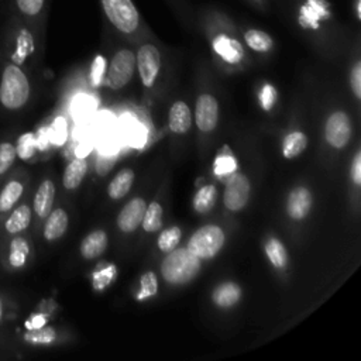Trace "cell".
Wrapping results in <instances>:
<instances>
[{"mask_svg":"<svg viewBox=\"0 0 361 361\" xmlns=\"http://www.w3.org/2000/svg\"><path fill=\"white\" fill-rule=\"evenodd\" d=\"M195 11V21L207 37L213 55L227 66H240L247 52L231 17L212 6H203Z\"/></svg>","mask_w":361,"mask_h":361,"instance_id":"obj_1","label":"cell"},{"mask_svg":"<svg viewBox=\"0 0 361 361\" xmlns=\"http://www.w3.org/2000/svg\"><path fill=\"white\" fill-rule=\"evenodd\" d=\"M286 11L305 35H329L338 25L330 0H286Z\"/></svg>","mask_w":361,"mask_h":361,"instance_id":"obj_2","label":"cell"},{"mask_svg":"<svg viewBox=\"0 0 361 361\" xmlns=\"http://www.w3.org/2000/svg\"><path fill=\"white\" fill-rule=\"evenodd\" d=\"M104 23L124 38L138 39L149 34L134 0H99Z\"/></svg>","mask_w":361,"mask_h":361,"instance_id":"obj_3","label":"cell"},{"mask_svg":"<svg viewBox=\"0 0 361 361\" xmlns=\"http://www.w3.org/2000/svg\"><path fill=\"white\" fill-rule=\"evenodd\" d=\"M30 96V80L24 69L7 58L0 73V103L8 110L23 107Z\"/></svg>","mask_w":361,"mask_h":361,"instance_id":"obj_4","label":"cell"},{"mask_svg":"<svg viewBox=\"0 0 361 361\" xmlns=\"http://www.w3.org/2000/svg\"><path fill=\"white\" fill-rule=\"evenodd\" d=\"M200 269V259L188 248H173L161 264L162 278L172 285L192 281Z\"/></svg>","mask_w":361,"mask_h":361,"instance_id":"obj_5","label":"cell"},{"mask_svg":"<svg viewBox=\"0 0 361 361\" xmlns=\"http://www.w3.org/2000/svg\"><path fill=\"white\" fill-rule=\"evenodd\" d=\"M162 51L158 44L148 41L147 35L138 44L135 51V68L145 87H152L162 69Z\"/></svg>","mask_w":361,"mask_h":361,"instance_id":"obj_6","label":"cell"},{"mask_svg":"<svg viewBox=\"0 0 361 361\" xmlns=\"http://www.w3.org/2000/svg\"><path fill=\"white\" fill-rule=\"evenodd\" d=\"M135 66V52L128 47L118 48L107 63L103 83L113 90L123 89L133 79Z\"/></svg>","mask_w":361,"mask_h":361,"instance_id":"obj_7","label":"cell"},{"mask_svg":"<svg viewBox=\"0 0 361 361\" xmlns=\"http://www.w3.org/2000/svg\"><path fill=\"white\" fill-rule=\"evenodd\" d=\"M224 231L219 226L207 224L192 234L186 248L199 259H209L219 254L224 245Z\"/></svg>","mask_w":361,"mask_h":361,"instance_id":"obj_8","label":"cell"},{"mask_svg":"<svg viewBox=\"0 0 361 361\" xmlns=\"http://www.w3.org/2000/svg\"><path fill=\"white\" fill-rule=\"evenodd\" d=\"M8 7L38 30H45L51 0H8Z\"/></svg>","mask_w":361,"mask_h":361,"instance_id":"obj_9","label":"cell"},{"mask_svg":"<svg viewBox=\"0 0 361 361\" xmlns=\"http://www.w3.org/2000/svg\"><path fill=\"white\" fill-rule=\"evenodd\" d=\"M250 197V180L243 173H231L224 188V206L231 212L241 210Z\"/></svg>","mask_w":361,"mask_h":361,"instance_id":"obj_10","label":"cell"},{"mask_svg":"<svg viewBox=\"0 0 361 361\" xmlns=\"http://www.w3.org/2000/svg\"><path fill=\"white\" fill-rule=\"evenodd\" d=\"M326 141L334 148H344L351 138V121L344 111L333 113L324 127Z\"/></svg>","mask_w":361,"mask_h":361,"instance_id":"obj_11","label":"cell"},{"mask_svg":"<svg viewBox=\"0 0 361 361\" xmlns=\"http://www.w3.org/2000/svg\"><path fill=\"white\" fill-rule=\"evenodd\" d=\"M195 120L200 131L209 133L214 130L219 120V104L216 97L207 93L197 97L195 107Z\"/></svg>","mask_w":361,"mask_h":361,"instance_id":"obj_12","label":"cell"},{"mask_svg":"<svg viewBox=\"0 0 361 361\" xmlns=\"http://www.w3.org/2000/svg\"><path fill=\"white\" fill-rule=\"evenodd\" d=\"M147 209V203L141 197H135L130 200L117 216V226L124 233H131L141 226L144 212Z\"/></svg>","mask_w":361,"mask_h":361,"instance_id":"obj_13","label":"cell"},{"mask_svg":"<svg viewBox=\"0 0 361 361\" xmlns=\"http://www.w3.org/2000/svg\"><path fill=\"white\" fill-rule=\"evenodd\" d=\"M310 207H312V195L309 189L303 186H298L289 192L288 200H286V212L290 219L293 220L305 219Z\"/></svg>","mask_w":361,"mask_h":361,"instance_id":"obj_14","label":"cell"},{"mask_svg":"<svg viewBox=\"0 0 361 361\" xmlns=\"http://www.w3.org/2000/svg\"><path fill=\"white\" fill-rule=\"evenodd\" d=\"M241 39L245 48L257 54H269L275 45L271 34L257 27H245L241 31Z\"/></svg>","mask_w":361,"mask_h":361,"instance_id":"obj_15","label":"cell"},{"mask_svg":"<svg viewBox=\"0 0 361 361\" xmlns=\"http://www.w3.org/2000/svg\"><path fill=\"white\" fill-rule=\"evenodd\" d=\"M168 123L171 131L175 134H185L192 126V114L190 109L185 102H175L169 109Z\"/></svg>","mask_w":361,"mask_h":361,"instance_id":"obj_16","label":"cell"},{"mask_svg":"<svg viewBox=\"0 0 361 361\" xmlns=\"http://www.w3.org/2000/svg\"><path fill=\"white\" fill-rule=\"evenodd\" d=\"M55 199V185L52 180L45 179L38 186L34 196V212L38 217L44 219L49 214Z\"/></svg>","mask_w":361,"mask_h":361,"instance_id":"obj_17","label":"cell"},{"mask_svg":"<svg viewBox=\"0 0 361 361\" xmlns=\"http://www.w3.org/2000/svg\"><path fill=\"white\" fill-rule=\"evenodd\" d=\"M107 248V234L103 230H94L80 243V254L85 259L100 257Z\"/></svg>","mask_w":361,"mask_h":361,"instance_id":"obj_18","label":"cell"},{"mask_svg":"<svg viewBox=\"0 0 361 361\" xmlns=\"http://www.w3.org/2000/svg\"><path fill=\"white\" fill-rule=\"evenodd\" d=\"M69 224V219H68V213L63 209H55L52 212H49V214L47 216V221L44 226V237L48 241H54L61 238Z\"/></svg>","mask_w":361,"mask_h":361,"instance_id":"obj_19","label":"cell"},{"mask_svg":"<svg viewBox=\"0 0 361 361\" xmlns=\"http://www.w3.org/2000/svg\"><path fill=\"white\" fill-rule=\"evenodd\" d=\"M86 171H87V164H86L85 158L76 157L75 159H72L68 164V166L65 168L63 178H62V183H63L65 189H68V190L76 189L82 183V180L86 175Z\"/></svg>","mask_w":361,"mask_h":361,"instance_id":"obj_20","label":"cell"},{"mask_svg":"<svg viewBox=\"0 0 361 361\" xmlns=\"http://www.w3.org/2000/svg\"><path fill=\"white\" fill-rule=\"evenodd\" d=\"M212 298L219 307H231L240 300L241 289L234 282H224L213 290Z\"/></svg>","mask_w":361,"mask_h":361,"instance_id":"obj_21","label":"cell"},{"mask_svg":"<svg viewBox=\"0 0 361 361\" xmlns=\"http://www.w3.org/2000/svg\"><path fill=\"white\" fill-rule=\"evenodd\" d=\"M31 221V209L27 204L17 206L4 221V228L10 234H18L24 231Z\"/></svg>","mask_w":361,"mask_h":361,"instance_id":"obj_22","label":"cell"},{"mask_svg":"<svg viewBox=\"0 0 361 361\" xmlns=\"http://www.w3.org/2000/svg\"><path fill=\"white\" fill-rule=\"evenodd\" d=\"M133 180H134V172L133 169L130 168H126V169H121L114 178L113 180L109 183V196L111 199H121L124 197L131 186H133Z\"/></svg>","mask_w":361,"mask_h":361,"instance_id":"obj_23","label":"cell"},{"mask_svg":"<svg viewBox=\"0 0 361 361\" xmlns=\"http://www.w3.org/2000/svg\"><path fill=\"white\" fill-rule=\"evenodd\" d=\"M30 255V244L24 237H14L8 245V264L14 269L25 265Z\"/></svg>","mask_w":361,"mask_h":361,"instance_id":"obj_24","label":"cell"},{"mask_svg":"<svg viewBox=\"0 0 361 361\" xmlns=\"http://www.w3.org/2000/svg\"><path fill=\"white\" fill-rule=\"evenodd\" d=\"M24 186L20 180L7 182L0 192V213L10 212L23 195Z\"/></svg>","mask_w":361,"mask_h":361,"instance_id":"obj_25","label":"cell"},{"mask_svg":"<svg viewBox=\"0 0 361 361\" xmlns=\"http://www.w3.org/2000/svg\"><path fill=\"white\" fill-rule=\"evenodd\" d=\"M307 145V138L300 131H293L288 134L282 142V155L286 159H292L300 155Z\"/></svg>","mask_w":361,"mask_h":361,"instance_id":"obj_26","label":"cell"},{"mask_svg":"<svg viewBox=\"0 0 361 361\" xmlns=\"http://www.w3.org/2000/svg\"><path fill=\"white\" fill-rule=\"evenodd\" d=\"M217 200V189L213 185H204L197 190V193L193 197V209L204 214L213 209Z\"/></svg>","mask_w":361,"mask_h":361,"instance_id":"obj_27","label":"cell"},{"mask_svg":"<svg viewBox=\"0 0 361 361\" xmlns=\"http://www.w3.org/2000/svg\"><path fill=\"white\" fill-rule=\"evenodd\" d=\"M121 133H123L124 140L133 147H141L147 140L144 127L131 117L124 118V121L121 124Z\"/></svg>","mask_w":361,"mask_h":361,"instance_id":"obj_28","label":"cell"},{"mask_svg":"<svg viewBox=\"0 0 361 361\" xmlns=\"http://www.w3.org/2000/svg\"><path fill=\"white\" fill-rule=\"evenodd\" d=\"M237 169V161L228 151V148H224L223 152H220L213 164V172L219 179H227L231 173H234Z\"/></svg>","mask_w":361,"mask_h":361,"instance_id":"obj_29","label":"cell"},{"mask_svg":"<svg viewBox=\"0 0 361 361\" xmlns=\"http://www.w3.org/2000/svg\"><path fill=\"white\" fill-rule=\"evenodd\" d=\"M265 254L269 262L279 269H283L288 264V252L285 245L278 238H269L265 244Z\"/></svg>","mask_w":361,"mask_h":361,"instance_id":"obj_30","label":"cell"},{"mask_svg":"<svg viewBox=\"0 0 361 361\" xmlns=\"http://www.w3.org/2000/svg\"><path fill=\"white\" fill-rule=\"evenodd\" d=\"M162 214H164L162 206L158 202L149 203L142 216V221H141L142 228L148 233L158 231L162 226Z\"/></svg>","mask_w":361,"mask_h":361,"instance_id":"obj_31","label":"cell"},{"mask_svg":"<svg viewBox=\"0 0 361 361\" xmlns=\"http://www.w3.org/2000/svg\"><path fill=\"white\" fill-rule=\"evenodd\" d=\"M164 3L180 20V23L186 25H192L195 23V10L189 0H164Z\"/></svg>","mask_w":361,"mask_h":361,"instance_id":"obj_32","label":"cell"},{"mask_svg":"<svg viewBox=\"0 0 361 361\" xmlns=\"http://www.w3.org/2000/svg\"><path fill=\"white\" fill-rule=\"evenodd\" d=\"M96 100L87 94H79L72 103V114L75 118H87L96 109Z\"/></svg>","mask_w":361,"mask_h":361,"instance_id":"obj_33","label":"cell"},{"mask_svg":"<svg viewBox=\"0 0 361 361\" xmlns=\"http://www.w3.org/2000/svg\"><path fill=\"white\" fill-rule=\"evenodd\" d=\"M180 237H182V231L179 227L173 226V227H169L166 230H164L159 237H158V248L164 252H169L172 251L173 248L178 247L179 241H180Z\"/></svg>","mask_w":361,"mask_h":361,"instance_id":"obj_34","label":"cell"},{"mask_svg":"<svg viewBox=\"0 0 361 361\" xmlns=\"http://www.w3.org/2000/svg\"><path fill=\"white\" fill-rule=\"evenodd\" d=\"M48 131H49V141H51V144L58 145V147L63 145L66 138H68V123H66L65 117H62V116L56 117L52 121V124L48 128Z\"/></svg>","mask_w":361,"mask_h":361,"instance_id":"obj_35","label":"cell"},{"mask_svg":"<svg viewBox=\"0 0 361 361\" xmlns=\"http://www.w3.org/2000/svg\"><path fill=\"white\" fill-rule=\"evenodd\" d=\"M37 149H38L37 141H35V135L32 133H25L23 135H20V138L17 141V147H16V152H17L18 158L27 161L35 154Z\"/></svg>","mask_w":361,"mask_h":361,"instance_id":"obj_36","label":"cell"},{"mask_svg":"<svg viewBox=\"0 0 361 361\" xmlns=\"http://www.w3.org/2000/svg\"><path fill=\"white\" fill-rule=\"evenodd\" d=\"M158 292V279H157V275L149 271V272H145L141 279H140V290L137 293V299L138 300H144V299H148L151 296H154L155 293Z\"/></svg>","mask_w":361,"mask_h":361,"instance_id":"obj_37","label":"cell"},{"mask_svg":"<svg viewBox=\"0 0 361 361\" xmlns=\"http://www.w3.org/2000/svg\"><path fill=\"white\" fill-rule=\"evenodd\" d=\"M116 267L114 265H106L100 269H97L94 274H93V278H92V282H93V288L96 290H103L106 289L116 278Z\"/></svg>","mask_w":361,"mask_h":361,"instance_id":"obj_38","label":"cell"},{"mask_svg":"<svg viewBox=\"0 0 361 361\" xmlns=\"http://www.w3.org/2000/svg\"><path fill=\"white\" fill-rule=\"evenodd\" d=\"M24 338L32 344H49L56 338V333L52 327L42 326L39 329L28 330V333L24 336Z\"/></svg>","mask_w":361,"mask_h":361,"instance_id":"obj_39","label":"cell"},{"mask_svg":"<svg viewBox=\"0 0 361 361\" xmlns=\"http://www.w3.org/2000/svg\"><path fill=\"white\" fill-rule=\"evenodd\" d=\"M106 69H107V59L103 55H96L90 65V82L93 87H99L103 83Z\"/></svg>","mask_w":361,"mask_h":361,"instance_id":"obj_40","label":"cell"},{"mask_svg":"<svg viewBox=\"0 0 361 361\" xmlns=\"http://www.w3.org/2000/svg\"><path fill=\"white\" fill-rule=\"evenodd\" d=\"M17 157L16 147L11 142H1L0 144V175L6 173L10 166L14 164Z\"/></svg>","mask_w":361,"mask_h":361,"instance_id":"obj_41","label":"cell"},{"mask_svg":"<svg viewBox=\"0 0 361 361\" xmlns=\"http://www.w3.org/2000/svg\"><path fill=\"white\" fill-rule=\"evenodd\" d=\"M276 89L271 83H265L259 90V103L265 111H269L276 102Z\"/></svg>","mask_w":361,"mask_h":361,"instance_id":"obj_42","label":"cell"},{"mask_svg":"<svg viewBox=\"0 0 361 361\" xmlns=\"http://www.w3.org/2000/svg\"><path fill=\"white\" fill-rule=\"evenodd\" d=\"M350 86L357 99L361 97V61L355 59L353 68L350 69Z\"/></svg>","mask_w":361,"mask_h":361,"instance_id":"obj_43","label":"cell"},{"mask_svg":"<svg viewBox=\"0 0 361 361\" xmlns=\"http://www.w3.org/2000/svg\"><path fill=\"white\" fill-rule=\"evenodd\" d=\"M117 157L114 154H104L102 152L97 159H96V172L102 176H104L106 173L110 172V169L113 168V165L116 164Z\"/></svg>","mask_w":361,"mask_h":361,"instance_id":"obj_44","label":"cell"},{"mask_svg":"<svg viewBox=\"0 0 361 361\" xmlns=\"http://www.w3.org/2000/svg\"><path fill=\"white\" fill-rule=\"evenodd\" d=\"M35 141H37V148L38 149H47L48 145L51 144L49 141V131L47 127H42L38 130L37 135H35Z\"/></svg>","mask_w":361,"mask_h":361,"instance_id":"obj_45","label":"cell"},{"mask_svg":"<svg viewBox=\"0 0 361 361\" xmlns=\"http://www.w3.org/2000/svg\"><path fill=\"white\" fill-rule=\"evenodd\" d=\"M351 178L355 185L361 183V154H360V151L355 154L353 165H351Z\"/></svg>","mask_w":361,"mask_h":361,"instance_id":"obj_46","label":"cell"},{"mask_svg":"<svg viewBox=\"0 0 361 361\" xmlns=\"http://www.w3.org/2000/svg\"><path fill=\"white\" fill-rule=\"evenodd\" d=\"M45 323H47V316H45V314H34V316L25 323V326H27L28 330H34V329H39V327L45 326Z\"/></svg>","mask_w":361,"mask_h":361,"instance_id":"obj_47","label":"cell"},{"mask_svg":"<svg viewBox=\"0 0 361 361\" xmlns=\"http://www.w3.org/2000/svg\"><path fill=\"white\" fill-rule=\"evenodd\" d=\"M90 149H92L90 142H87V140H82V142L76 147L75 152H76V157H79V158H85V157L90 152Z\"/></svg>","mask_w":361,"mask_h":361,"instance_id":"obj_48","label":"cell"},{"mask_svg":"<svg viewBox=\"0 0 361 361\" xmlns=\"http://www.w3.org/2000/svg\"><path fill=\"white\" fill-rule=\"evenodd\" d=\"M248 4H251L258 11H268V3L269 0H245Z\"/></svg>","mask_w":361,"mask_h":361,"instance_id":"obj_49","label":"cell"},{"mask_svg":"<svg viewBox=\"0 0 361 361\" xmlns=\"http://www.w3.org/2000/svg\"><path fill=\"white\" fill-rule=\"evenodd\" d=\"M351 11L355 21H361V0H351Z\"/></svg>","mask_w":361,"mask_h":361,"instance_id":"obj_50","label":"cell"},{"mask_svg":"<svg viewBox=\"0 0 361 361\" xmlns=\"http://www.w3.org/2000/svg\"><path fill=\"white\" fill-rule=\"evenodd\" d=\"M7 3H8V0H0V13L4 10V7L7 6Z\"/></svg>","mask_w":361,"mask_h":361,"instance_id":"obj_51","label":"cell"},{"mask_svg":"<svg viewBox=\"0 0 361 361\" xmlns=\"http://www.w3.org/2000/svg\"><path fill=\"white\" fill-rule=\"evenodd\" d=\"M3 317V305H1V300H0V320Z\"/></svg>","mask_w":361,"mask_h":361,"instance_id":"obj_52","label":"cell"}]
</instances>
